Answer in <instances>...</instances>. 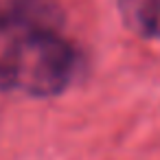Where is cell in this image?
Segmentation results:
<instances>
[{
  "label": "cell",
  "mask_w": 160,
  "mask_h": 160,
  "mask_svg": "<svg viewBox=\"0 0 160 160\" xmlns=\"http://www.w3.org/2000/svg\"><path fill=\"white\" fill-rule=\"evenodd\" d=\"M64 11L53 0H7L0 7V31L16 38L33 33H59Z\"/></svg>",
  "instance_id": "2"
},
{
  "label": "cell",
  "mask_w": 160,
  "mask_h": 160,
  "mask_svg": "<svg viewBox=\"0 0 160 160\" xmlns=\"http://www.w3.org/2000/svg\"><path fill=\"white\" fill-rule=\"evenodd\" d=\"M77 53L59 33L16 38L0 57V83L29 97H55L77 70Z\"/></svg>",
  "instance_id": "1"
},
{
  "label": "cell",
  "mask_w": 160,
  "mask_h": 160,
  "mask_svg": "<svg viewBox=\"0 0 160 160\" xmlns=\"http://www.w3.org/2000/svg\"><path fill=\"white\" fill-rule=\"evenodd\" d=\"M118 11L129 31L160 40V0H118Z\"/></svg>",
  "instance_id": "3"
}]
</instances>
